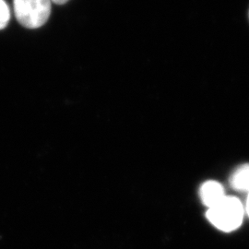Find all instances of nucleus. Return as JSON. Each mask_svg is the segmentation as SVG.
Wrapping results in <instances>:
<instances>
[{"instance_id":"nucleus-1","label":"nucleus","mask_w":249,"mask_h":249,"mask_svg":"<svg viewBox=\"0 0 249 249\" xmlns=\"http://www.w3.org/2000/svg\"><path fill=\"white\" fill-rule=\"evenodd\" d=\"M207 218L221 231H234L243 222L244 207L237 197L225 196L218 204L208 210Z\"/></svg>"},{"instance_id":"nucleus-2","label":"nucleus","mask_w":249,"mask_h":249,"mask_svg":"<svg viewBox=\"0 0 249 249\" xmlns=\"http://www.w3.org/2000/svg\"><path fill=\"white\" fill-rule=\"evenodd\" d=\"M51 0H13L18 23L27 29L44 26L51 15Z\"/></svg>"},{"instance_id":"nucleus-3","label":"nucleus","mask_w":249,"mask_h":249,"mask_svg":"<svg viewBox=\"0 0 249 249\" xmlns=\"http://www.w3.org/2000/svg\"><path fill=\"white\" fill-rule=\"evenodd\" d=\"M199 196L202 203L210 209L218 204L226 195L220 183L216 181H207L200 187Z\"/></svg>"},{"instance_id":"nucleus-4","label":"nucleus","mask_w":249,"mask_h":249,"mask_svg":"<svg viewBox=\"0 0 249 249\" xmlns=\"http://www.w3.org/2000/svg\"><path fill=\"white\" fill-rule=\"evenodd\" d=\"M230 184L234 190L249 192V164H243L234 171Z\"/></svg>"},{"instance_id":"nucleus-5","label":"nucleus","mask_w":249,"mask_h":249,"mask_svg":"<svg viewBox=\"0 0 249 249\" xmlns=\"http://www.w3.org/2000/svg\"><path fill=\"white\" fill-rule=\"evenodd\" d=\"M10 20V9L5 0H0V31L9 25Z\"/></svg>"},{"instance_id":"nucleus-6","label":"nucleus","mask_w":249,"mask_h":249,"mask_svg":"<svg viewBox=\"0 0 249 249\" xmlns=\"http://www.w3.org/2000/svg\"><path fill=\"white\" fill-rule=\"evenodd\" d=\"M53 3L56 4V5H64L67 2H69L70 0H51Z\"/></svg>"},{"instance_id":"nucleus-7","label":"nucleus","mask_w":249,"mask_h":249,"mask_svg":"<svg viewBox=\"0 0 249 249\" xmlns=\"http://www.w3.org/2000/svg\"><path fill=\"white\" fill-rule=\"evenodd\" d=\"M247 213H248L249 216V196H248V200H247Z\"/></svg>"}]
</instances>
